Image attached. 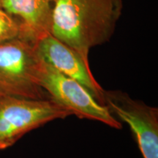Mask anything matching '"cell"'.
<instances>
[{
  "mask_svg": "<svg viewBox=\"0 0 158 158\" xmlns=\"http://www.w3.org/2000/svg\"><path fill=\"white\" fill-rule=\"evenodd\" d=\"M122 9V0H58L50 34L89 63L90 49L113 35Z\"/></svg>",
  "mask_w": 158,
  "mask_h": 158,
  "instance_id": "6da1fadb",
  "label": "cell"
},
{
  "mask_svg": "<svg viewBox=\"0 0 158 158\" xmlns=\"http://www.w3.org/2000/svg\"><path fill=\"white\" fill-rule=\"evenodd\" d=\"M41 59L35 43L19 37L0 43V95L51 99L39 82Z\"/></svg>",
  "mask_w": 158,
  "mask_h": 158,
  "instance_id": "7a4b0ae2",
  "label": "cell"
},
{
  "mask_svg": "<svg viewBox=\"0 0 158 158\" xmlns=\"http://www.w3.org/2000/svg\"><path fill=\"white\" fill-rule=\"evenodd\" d=\"M72 115L53 99L35 100L0 95V150L49 122Z\"/></svg>",
  "mask_w": 158,
  "mask_h": 158,
  "instance_id": "3957f363",
  "label": "cell"
},
{
  "mask_svg": "<svg viewBox=\"0 0 158 158\" xmlns=\"http://www.w3.org/2000/svg\"><path fill=\"white\" fill-rule=\"evenodd\" d=\"M38 78L40 86L51 98L69 110L72 115L102 122L115 129H122V122L100 104L87 89L53 68L43 59Z\"/></svg>",
  "mask_w": 158,
  "mask_h": 158,
  "instance_id": "277c9868",
  "label": "cell"
},
{
  "mask_svg": "<svg viewBox=\"0 0 158 158\" xmlns=\"http://www.w3.org/2000/svg\"><path fill=\"white\" fill-rule=\"evenodd\" d=\"M102 105L118 121L127 123L143 158H158V109L120 90H104Z\"/></svg>",
  "mask_w": 158,
  "mask_h": 158,
  "instance_id": "5b68a950",
  "label": "cell"
},
{
  "mask_svg": "<svg viewBox=\"0 0 158 158\" xmlns=\"http://www.w3.org/2000/svg\"><path fill=\"white\" fill-rule=\"evenodd\" d=\"M35 45L43 60L65 76L82 84L102 105L104 89L92 75L89 63L85 62L76 51L51 34L40 38Z\"/></svg>",
  "mask_w": 158,
  "mask_h": 158,
  "instance_id": "8992f818",
  "label": "cell"
},
{
  "mask_svg": "<svg viewBox=\"0 0 158 158\" xmlns=\"http://www.w3.org/2000/svg\"><path fill=\"white\" fill-rule=\"evenodd\" d=\"M58 0H1V7L19 21L21 38L36 43L50 34Z\"/></svg>",
  "mask_w": 158,
  "mask_h": 158,
  "instance_id": "52a82bcc",
  "label": "cell"
},
{
  "mask_svg": "<svg viewBox=\"0 0 158 158\" xmlns=\"http://www.w3.org/2000/svg\"><path fill=\"white\" fill-rule=\"evenodd\" d=\"M21 37L19 21L0 7V43Z\"/></svg>",
  "mask_w": 158,
  "mask_h": 158,
  "instance_id": "ba28073f",
  "label": "cell"
},
{
  "mask_svg": "<svg viewBox=\"0 0 158 158\" xmlns=\"http://www.w3.org/2000/svg\"><path fill=\"white\" fill-rule=\"evenodd\" d=\"M0 7H1V0H0Z\"/></svg>",
  "mask_w": 158,
  "mask_h": 158,
  "instance_id": "9c48e42d",
  "label": "cell"
}]
</instances>
